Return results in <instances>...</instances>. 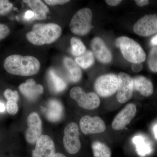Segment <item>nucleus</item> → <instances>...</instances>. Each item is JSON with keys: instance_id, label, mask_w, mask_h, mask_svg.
Segmentation results:
<instances>
[{"instance_id": "nucleus-26", "label": "nucleus", "mask_w": 157, "mask_h": 157, "mask_svg": "<svg viewBox=\"0 0 157 157\" xmlns=\"http://www.w3.org/2000/svg\"><path fill=\"white\" fill-rule=\"evenodd\" d=\"M4 95L7 101H13L17 103L19 99V95L17 91H13L10 89H6L4 91Z\"/></svg>"}, {"instance_id": "nucleus-32", "label": "nucleus", "mask_w": 157, "mask_h": 157, "mask_svg": "<svg viewBox=\"0 0 157 157\" xmlns=\"http://www.w3.org/2000/svg\"><path fill=\"white\" fill-rule=\"evenodd\" d=\"M105 2L107 5L111 6H118L122 2L121 0H106Z\"/></svg>"}, {"instance_id": "nucleus-15", "label": "nucleus", "mask_w": 157, "mask_h": 157, "mask_svg": "<svg viewBox=\"0 0 157 157\" xmlns=\"http://www.w3.org/2000/svg\"><path fill=\"white\" fill-rule=\"evenodd\" d=\"M18 89L23 95L31 101L36 100L44 92L43 86L36 84L33 78L27 79L25 82L20 85Z\"/></svg>"}, {"instance_id": "nucleus-19", "label": "nucleus", "mask_w": 157, "mask_h": 157, "mask_svg": "<svg viewBox=\"0 0 157 157\" xmlns=\"http://www.w3.org/2000/svg\"><path fill=\"white\" fill-rule=\"evenodd\" d=\"M47 79L49 88L54 93H61L67 88V82L53 70L48 71Z\"/></svg>"}, {"instance_id": "nucleus-17", "label": "nucleus", "mask_w": 157, "mask_h": 157, "mask_svg": "<svg viewBox=\"0 0 157 157\" xmlns=\"http://www.w3.org/2000/svg\"><path fill=\"white\" fill-rule=\"evenodd\" d=\"M63 63L67 72L69 81L73 83L78 82L81 80L82 72L78 64L70 58L66 57L63 59Z\"/></svg>"}, {"instance_id": "nucleus-33", "label": "nucleus", "mask_w": 157, "mask_h": 157, "mask_svg": "<svg viewBox=\"0 0 157 157\" xmlns=\"http://www.w3.org/2000/svg\"><path fill=\"white\" fill-rule=\"evenodd\" d=\"M135 2L137 6L139 7H143L147 6L149 4V1L147 0H136L135 1Z\"/></svg>"}, {"instance_id": "nucleus-12", "label": "nucleus", "mask_w": 157, "mask_h": 157, "mask_svg": "<svg viewBox=\"0 0 157 157\" xmlns=\"http://www.w3.org/2000/svg\"><path fill=\"white\" fill-rule=\"evenodd\" d=\"M27 124L28 128L25 132L26 140L29 143L34 144L42 135V121L37 113L33 112L28 117Z\"/></svg>"}, {"instance_id": "nucleus-36", "label": "nucleus", "mask_w": 157, "mask_h": 157, "mask_svg": "<svg viewBox=\"0 0 157 157\" xmlns=\"http://www.w3.org/2000/svg\"><path fill=\"white\" fill-rule=\"evenodd\" d=\"M54 157H67L66 156H65L63 154L60 153H56Z\"/></svg>"}, {"instance_id": "nucleus-6", "label": "nucleus", "mask_w": 157, "mask_h": 157, "mask_svg": "<svg viewBox=\"0 0 157 157\" xmlns=\"http://www.w3.org/2000/svg\"><path fill=\"white\" fill-rule=\"evenodd\" d=\"M70 94L71 98L77 102L78 106L83 109L93 110L98 108L101 104V100L97 94L86 93L79 86L73 87Z\"/></svg>"}, {"instance_id": "nucleus-25", "label": "nucleus", "mask_w": 157, "mask_h": 157, "mask_svg": "<svg viewBox=\"0 0 157 157\" xmlns=\"http://www.w3.org/2000/svg\"><path fill=\"white\" fill-rule=\"evenodd\" d=\"M13 5L7 0H0V16L9 13L13 8Z\"/></svg>"}, {"instance_id": "nucleus-16", "label": "nucleus", "mask_w": 157, "mask_h": 157, "mask_svg": "<svg viewBox=\"0 0 157 157\" xmlns=\"http://www.w3.org/2000/svg\"><path fill=\"white\" fill-rule=\"evenodd\" d=\"M63 114V107L58 100L52 99L48 101L45 115L48 121L56 122L61 119Z\"/></svg>"}, {"instance_id": "nucleus-14", "label": "nucleus", "mask_w": 157, "mask_h": 157, "mask_svg": "<svg viewBox=\"0 0 157 157\" xmlns=\"http://www.w3.org/2000/svg\"><path fill=\"white\" fill-rule=\"evenodd\" d=\"M90 46L93 53L99 61L103 63H108L111 61L112 54L103 39L99 37L93 38Z\"/></svg>"}, {"instance_id": "nucleus-29", "label": "nucleus", "mask_w": 157, "mask_h": 157, "mask_svg": "<svg viewBox=\"0 0 157 157\" xmlns=\"http://www.w3.org/2000/svg\"><path fill=\"white\" fill-rule=\"evenodd\" d=\"M69 0H45V2L49 6H56V5H64L69 2Z\"/></svg>"}, {"instance_id": "nucleus-23", "label": "nucleus", "mask_w": 157, "mask_h": 157, "mask_svg": "<svg viewBox=\"0 0 157 157\" xmlns=\"http://www.w3.org/2000/svg\"><path fill=\"white\" fill-rule=\"evenodd\" d=\"M71 46V53L74 56H80L86 51V47L81 40L75 37H73L70 40Z\"/></svg>"}, {"instance_id": "nucleus-31", "label": "nucleus", "mask_w": 157, "mask_h": 157, "mask_svg": "<svg viewBox=\"0 0 157 157\" xmlns=\"http://www.w3.org/2000/svg\"><path fill=\"white\" fill-rule=\"evenodd\" d=\"M24 18L27 20H34L35 19V13H34L33 11H28L25 14Z\"/></svg>"}, {"instance_id": "nucleus-21", "label": "nucleus", "mask_w": 157, "mask_h": 157, "mask_svg": "<svg viewBox=\"0 0 157 157\" xmlns=\"http://www.w3.org/2000/svg\"><path fill=\"white\" fill-rule=\"evenodd\" d=\"M91 147L94 157H111L110 148L103 142L94 141Z\"/></svg>"}, {"instance_id": "nucleus-28", "label": "nucleus", "mask_w": 157, "mask_h": 157, "mask_svg": "<svg viewBox=\"0 0 157 157\" xmlns=\"http://www.w3.org/2000/svg\"><path fill=\"white\" fill-rule=\"evenodd\" d=\"M10 34L9 27L6 25L0 23V41L6 39Z\"/></svg>"}, {"instance_id": "nucleus-4", "label": "nucleus", "mask_w": 157, "mask_h": 157, "mask_svg": "<svg viewBox=\"0 0 157 157\" xmlns=\"http://www.w3.org/2000/svg\"><path fill=\"white\" fill-rule=\"evenodd\" d=\"M93 13L89 8L78 10L72 17L70 24L71 32L79 36H83L91 30Z\"/></svg>"}, {"instance_id": "nucleus-1", "label": "nucleus", "mask_w": 157, "mask_h": 157, "mask_svg": "<svg viewBox=\"0 0 157 157\" xmlns=\"http://www.w3.org/2000/svg\"><path fill=\"white\" fill-rule=\"evenodd\" d=\"M4 67L8 73L20 76H31L38 73L41 67L39 60L32 56L14 54L7 57Z\"/></svg>"}, {"instance_id": "nucleus-7", "label": "nucleus", "mask_w": 157, "mask_h": 157, "mask_svg": "<svg viewBox=\"0 0 157 157\" xmlns=\"http://www.w3.org/2000/svg\"><path fill=\"white\" fill-rule=\"evenodd\" d=\"M63 143L65 150L70 154L77 153L81 148L79 140V128L77 124L71 122L67 125L64 130Z\"/></svg>"}, {"instance_id": "nucleus-35", "label": "nucleus", "mask_w": 157, "mask_h": 157, "mask_svg": "<svg viewBox=\"0 0 157 157\" xmlns=\"http://www.w3.org/2000/svg\"><path fill=\"white\" fill-rule=\"evenodd\" d=\"M6 107L5 105L3 103L0 102V112H3L5 111Z\"/></svg>"}, {"instance_id": "nucleus-22", "label": "nucleus", "mask_w": 157, "mask_h": 157, "mask_svg": "<svg viewBox=\"0 0 157 157\" xmlns=\"http://www.w3.org/2000/svg\"><path fill=\"white\" fill-rule=\"evenodd\" d=\"M75 62L82 69H87L90 67L94 63V53L91 51L86 50L83 54L76 57Z\"/></svg>"}, {"instance_id": "nucleus-30", "label": "nucleus", "mask_w": 157, "mask_h": 157, "mask_svg": "<svg viewBox=\"0 0 157 157\" xmlns=\"http://www.w3.org/2000/svg\"><path fill=\"white\" fill-rule=\"evenodd\" d=\"M143 65L141 63H134L132 66V70L134 72H140L143 69Z\"/></svg>"}, {"instance_id": "nucleus-18", "label": "nucleus", "mask_w": 157, "mask_h": 157, "mask_svg": "<svg viewBox=\"0 0 157 157\" xmlns=\"http://www.w3.org/2000/svg\"><path fill=\"white\" fill-rule=\"evenodd\" d=\"M133 79L134 90L144 97H150L154 92L153 85L149 78L145 76H135Z\"/></svg>"}, {"instance_id": "nucleus-13", "label": "nucleus", "mask_w": 157, "mask_h": 157, "mask_svg": "<svg viewBox=\"0 0 157 157\" xmlns=\"http://www.w3.org/2000/svg\"><path fill=\"white\" fill-rule=\"evenodd\" d=\"M33 151V157H54L56 154L53 140L47 135H42L36 142Z\"/></svg>"}, {"instance_id": "nucleus-11", "label": "nucleus", "mask_w": 157, "mask_h": 157, "mask_svg": "<svg viewBox=\"0 0 157 157\" xmlns=\"http://www.w3.org/2000/svg\"><path fill=\"white\" fill-rule=\"evenodd\" d=\"M137 107L133 103L127 104L117 115L112 123V128L115 131L123 130L135 117Z\"/></svg>"}, {"instance_id": "nucleus-3", "label": "nucleus", "mask_w": 157, "mask_h": 157, "mask_svg": "<svg viewBox=\"0 0 157 157\" xmlns=\"http://www.w3.org/2000/svg\"><path fill=\"white\" fill-rule=\"evenodd\" d=\"M115 45L120 48L124 58L132 63L145 61L146 55L137 42L128 37L121 36L116 39Z\"/></svg>"}, {"instance_id": "nucleus-10", "label": "nucleus", "mask_w": 157, "mask_h": 157, "mask_svg": "<svg viewBox=\"0 0 157 157\" xmlns=\"http://www.w3.org/2000/svg\"><path fill=\"white\" fill-rule=\"evenodd\" d=\"M79 126L82 132L86 135L103 133L106 129L104 121L98 116L82 117L79 121Z\"/></svg>"}, {"instance_id": "nucleus-8", "label": "nucleus", "mask_w": 157, "mask_h": 157, "mask_svg": "<svg viewBox=\"0 0 157 157\" xmlns=\"http://www.w3.org/2000/svg\"><path fill=\"white\" fill-rule=\"evenodd\" d=\"M118 87L117 91V100L120 104H124L132 99L134 90L133 78L124 72L118 75Z\"/></svg>"}, {"instance_id": "nucleus-5", "label": "nucleus", "mask_w": 157, "mask_h": 157, "mask_svg": "<svg viewBox=\"0 0 157 157\" xmlns=\"http://www.w3.org/2000/svg\"><path fill=\"white\" fill-rule=\"evenodd\" d=\"M118 76L114 74H104L96 79L94 88L97 95L103 98H107L114 94L118 87Z\"/></svg>"}, {"instance_id": "nucleus-9", "label": "nucleus", "mask_w": 157, "mask_h": 157, "mask_svg": "<svg viewBox=\"0 0 157 157\" xmlns=\"http://www.w3.org/2000/svg\"><path fill=\"white\" fill-rule=\"evenodd\" d=\"M133 30L138 36L148 37L157 32V15L147 14L141 17L135 23Z\"/></svg>"}, {"instance_id": "nucleus-24", "label": "nucleus", "mask_w": 157, "mask_h": 157, "mask_svg": "<svg viewBox=\"0 0 157 157\" xmlns=\"http://www.w3.org/2000/svg\"><path fill=\"white\" fill-rule=\"evenodd\" d=\"M147 64L152 72L157 73V47H153L150 51Z\"/></svg>"}, {"instance_id": "nucleus-37", "label": "nucleus", "mask_w": 157, "mask_h": 157, "mask_svg": "<svg viewBox=\"0 0 157 157\" xmlns=\"http://www.w3.org/2000/svg\"><path fill=\"white\" fill-rule=\"evenodd\" d=\"M155 134H156V135L157 137V127L156 128Z\"/></svg>"}, {"instance_id": "nucleus-34", "label": "nucleus", "mask_w": 157, "mask_h": 157, "mask_svg": "<svg viewBox=\"0 0 157 157\" xmlns=\"http://www.w3.org/2000/svg\"><path fill=\"white\" fill-rule=\"evenodd\" d=\"M151 45H153V46L157 45V34L152 38L151 40Z\"/></svg>"}, {"instance_id": "nucleus-27", "label": "nucleus", "mask_w": 157, "mask_h": 157, "mask_svg": "<svg viewBox=\"0 0 157 157\" xmlns=\"http://www.w3.org/2000/svg\"><path fill=\"white\" fill-rule=\"evenodd\" d=\"M6 109L7 112L10 115H15L17 113L18 110V106L17 103L13 101H7Z\"/></svg>"}, {"instance_id": "nucleus-20", "label": "nucleus", "mask_w": 157, "mask_h": 157, "mask_svg": "<svg viewBox=\"0 0 157 157\" xmlns=\"http://www.w3.org/2000/svg\"><path fill=\"white\" fill-rule=\"evenodd\" d=\"M33 9L35 13V19L45 20L47 18V14L49 12L48 7L42 1L39 0L23 1Z\"/></svg>"}, {"instance_id": "nucleus-2", "label": "nucleus", "mask_w": 157, "mask_h": 157, "mask_svg": "<svg viewBox=\"0 0 157 157\" xmlns=\"http://www.w3.org/2000/svg\"><path fill=\"white\" fill-rule=\"evenodd\" d=\"M62 32L60 27L56 24H36L26 34V38L32 44L41 46L55 42L60 36Z\"/></svg>"}]
</instances>
